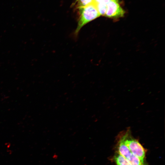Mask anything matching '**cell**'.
Returning a JSON list of instances; mask_svg holds the SVG:
<instances>
[{"label":"cell","mask_w":165,"mask_h":165,"mask_svg":"<svg viewBox=\"0 0 165 165\" xmlns=\"http://www.w3.org/2000/svg\"><path fill=\"white\" fill-rule=\"evenodd\" d=\"M117 138L121 140L131 152L145 165V149L138 140L133 137L130 128H128L121 132L118 135Z\"/></svg>","instance_id":"obj_1"},{"label":"cell","mask_w":165,"mask_h":165,"mask_svg":"<svg viewBox=\"0 0 165 165\" xmlns=\"http://www.w3.org/2000/svg\"><path fill=\"white\" fill-rule=\"evenodd\" d=\"M117 138L118 153L126 158L131 165H145L141 163L138 157L131 152L121 140Z\"/></svg>","instance_id":"obj_3"},{"label":"cell","mask_w":165,"mask_h":165,"mask_svg":"<svg viewBox=\"0 0 165 165\" xmlns=\"http://www.w3.org/2000/svg\"><path fill=\"white\" fill-rule=\"evenodd\" d=\"M94 0H76L75 3L77 8L84 7L95 2Z\"/></svg>","instance_id":"obj_7"},{"label":"cell","mask_w":165,"mask_h":165,"mask_svg":"<svg viewBox=\"0 0 165 165\" xmlns=\"http://www.w3.org/2000/svg\"><path fill=\"white\" fill-rule=\"evenodd\" d=\"M107 5V10L105 16L113 19L123 16L125 11L118 2V0H111Z\"/></svg>","instance_id":"obj_4"},{"label":"cell","mask_w":165,"mask_h":165,"mask_svg":"<svg viewBox=\"0 0 165 165\" xmlns=\"http://www.w3.org/2000/svg\"><path fill=\"white\" fill-rule=\"evenodd\" d=\"M78 9H79V16L77 26L74 33L75 36L77 35L81 29L86 24L101 16L97 9L95 2Z\"/></svg>","instance_id":"obj_2"},{"label":"cell","mask_w":165,"mask_h":165,"mask_svg":"<svg viewBox=\"0 0 165 165\" xmlns=\"http://www.w3.org/2000/svg\"><path fill=\"white\" fill-rule=\"evenodd\" d=\"M113 159L117 165H131L126 158L118 152L115 154Z\"/></svg>","instance_id":"obj_5"},{"label":"cell","mask_w":165,"mask_h":165,"mask_svg":"<svg viewBox=\"0 0 165 165\" xmlns=\"http://www.w3.org/2000/svg\"><path fill=\"white\" fill-rule=\"evenodd\" d=\"M58 156L56 153L54 154L53 156V158L54 159H56L57 158Z\"/></svg>","instance_id":"obj_9"},{"label":"cell","mask_w":165,"mask_h":165,"mask_svg":"<svg viewBox=\"0 0 165 165\" xmlns=\"http://www.w3.org/2000/svg\"><path fill=\"white\" fill-rule=\"evenodd\" d=\"M95 2H102L108 4L111 0H94Z\"/></svg>","instance_id":"obj_8"},{"label":"cell","mask_w":165,"mask_h":165,"mask_svg":"<svg viewBox=\"0 0 165 165\" xmlns=\"http://www.w3.org/2000/svg\"><path fill=\"white\" fill-rule=\"evenodd\" d=\"M95 4L100 15L105 16L107 10V5L102 2H95Z\"/></svg>","instance_id":"obj_6"}]
</instances>
